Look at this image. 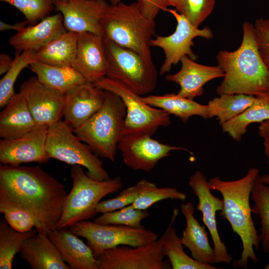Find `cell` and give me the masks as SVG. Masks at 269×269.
Masks as SVG:
<instances>
[{
  "label": "cell",
  "mask_w": 269,
  "mask_h": 269,
  "mask_svg": "<svg viewBox=\"0 0 269 269\" xmlns=\"http://www.w3.org/2000/svg\"><path fill=\"white\" fill-rule=\"evenodd\" d=\"M67 195L64 185L39 165L0 166V208L29 213L39 233L55 229Z\"/></svg>",
  "instance_id": "obj_1"
},
{
  "label": "cell",
  "mask_w": 269,
  "mask_h": 269,
  "mask_svg": "<svg viewBox=\"0 0 269 269\" xmlns=\"http://www.w3.org/2000/svg\"><path fill=\"white\" fill-rule=\"evenodd\" d=\"M240 47L234 51L220 50L216 55L224 79L216 89L218 95L268 94L269 69L258 49L254 25L246 21Z\"/></svg>",
  "instance_id": "obj_2"
},
{
  "label": "cell",
  "mask_w": 269,
  "mask_h": 269,
  "mask_svg": "<svg viewBox=\"0 0 269 269\" xmlns=\"http://www.w3.org/2000/svg\"><path fill=\"white\" fill-rule=\"evenodd\" d=\"M259 175V170L253 167L239 179L226 181L216 176L209 180L211 188L222 196L224 204L220 215L229 221L242 241L241 256L233 262V268L246 269L249 260L254 263L258 261L255 250L259 248L260 241L252 217L250 198L254 182Z\"/></svg>",
  "instance_id": "obj_3"
},
{
  "label": "cell",
  "mask_w": 269,
  "mask_h": 269,
  "mask_svg": "<svg viewBox=\"0 0 269 269\" xmlns=\"http://www.w3.org/2000/svg\"><path fill=\"white\" fill-rule=\"evenodd\" d=\"M101 28L104 38L152 61L150 42L155 35V20L145 16L136 2L110 4L102 18Z\"/></svg>",
  "instance_id": "obj_4"
},
{
  "label": "cell",
  "mask_w": 269,
  "mask_h": 269,
  "mask_svg": "<svg viewBox=\"0 0 269 269\" xmlns=\"http://www.w3.org/2000/svg\"><path fill=\"white\" fill-rule=\"evenodd\" d=\"M105 91L100 109L74 133L98 156L115 162L118 145L123 136L126 107L116 94Z\"/></svg>",
  "instance_id": "obj_5"
},
{
  "label": "cell",
  "mask_w": 269,
  "mask_h": 269,
  "mask_svg": "<svg viewBox=\"0 0 269 269\" xmlns=\"http://www.w3.org/2000/svg\"><path fill=\"white\" fill-rule=\"evenodd\" d=\"M70 177L72 187L67 196L56 229L69 228L78 222L93 217L100 200L109 194L117 192L123 186L119 176L97 180L89 177L79 165H72Z\"/></svg>",
  "instance_id": "obj_6"
},
{
  "label": "cell",
  "mask_w": 269,
  "mask_h": 269,
  "mask_svg": "<svg viewBox=\"0 0 269 269\" xmlns=\"http://www.w3.org/2000/svg\"><path fill=\"white\" fill-rule=\"evenodd\" d=\"M108 67L106 77L139 96L155 89L158 72L152 61L104 38Z\"/></svg>",
  "instance_id": "obj_7"
},
{
  "label": "cell",
  "mask_w": 269,
  "mask_h": 269,
  "mask_svg": "<svg viewBox=\"0 0 269 269\" xmlns=\"http://www.w3.org/2000/svg\"><path fill=\"white\" fill-rule=\"evenodd\" d=\"M45 149L50 158L86 168V174L94 179L102 181L110 178L103 160L64 121L48 127Z\"/></svg>",
  "instance_id": "obj_8"
},
{
  "label": "cell",
  "mask_w": 269,
  "mask_h": 269,
  "mask_svg": "<svg viewBox=\"0 0 269 269\" xmlns=\"http://www.w3.org/2000/svg\"><path fill=\"white\" fill-rule=\"evenodd\" d=\"M74 235L87 240L96 259L105 251L121 245L133 247L149 244L158 235L144 227L135 228L118 225H104L83 220L69 227Z\"/></svg>",
  "instance_id": "obj_9"
},
{
  "label": "cell",
  "mask_w": 269,
  "mask_h": 269,
  "mask_svg": "<svg viewBox=\"0 0 269 269\" xmlns=\"http://www.w3.org/2000/svg\"><path fill=\"white\" fill-rule=\"evenodd\" d=\"M94 84L116 94L123 101L127 110L123 135L139 133L152 136L160 127H166L171 124L167 112L145 103L140 96L120 83L104 77Z\"/></svg>",
  "instance_id": "obj_10"
},
{
  "label": "cell",
  "mask_w": 269,
  "mask_h": 269,
  "mask_svg": "<svg viewBox=\"0 0 269 269\" xmlns=\"http://www.w3.org/2000/svg\"><path fill=\"white\" fill-rule=\"evenodd\" d=\"M167 11L175 17L177 21L175 31L168 36L156 35L150 42L151 47H159L164 53L165 59L159 70L161 75L169 72L172 66L180 62L184 56H187L193 60L197 59V56L191 49L194 45V38L201 37L211 39L213 37L212 31L209 27L199 29L176 9L168 8Z\"/></svg>",
  "instance_id": "obj_11"
},
{
  "label": "cell",
  "mask_w": 269,
  "mask_h": 269,
  "mask_svg": "<svg viewBox=\"0 0 269 269\" xmlns=\"http://www.w3.org/2000/svg\"><path fill=\"white\" fill-rule=\"evenodd\" d=\"M163 234L149 244L133 247L121 245L105 251L97 259L98 269H167L163 260Z\"/></svg>",
  "instance_id": "obj_12"
},
{
  "label": "cell",
  "mask_w": 269,
  "mask_h": 269,
  "mask_svg": "<svg viewBox=\"0 0 269 269\" xmlns=\"http://www.w3.org/2000/svg\"><path fill=\"white\" fill-rule=\"evenodd\" d=\"M144 134L124 135L118 145L125 164L134 171L149 172L161 159L170 155L171 151L187 149L164 144Z\"/></svg>",
  "instance_id": "obj_13"
},
{
  "label": "cell",
  "mask_w": 269,
  "mask_h": 269,
  "mask_svg": "<svg viewBox=\"0 0 269 269\" xmlns=\"http://www.w3.org/2000/svg\"><path fill=\"white\" fill-rule=\"evenodd\" d=\"M36 125L48 127L63 117L65 94L41 83L36 77H30L20 86Z\"/></svg>",
  "instance_id": "obj_14"
},
{
  "label": "cell",
  "mask_w": 269,
  "mask_h": 269,
  "mask_svg": "<svg viewBox=\"0 0 269 269\" xmlns=\"http://www.w3.org/2000/svg\"><path fill=\"white\" fill-rule=\"evenodd\" d=\"M188 185L194 195L198 198L196 210L201 212L202 221L211 235L216 263L230 264L233 258L228 254L225 243L221 240L216 219V212L223 209V199L216 197L211 193L209 181L200 170L196 171L190 177Z\"/></svg>",
  "instance_id": "obj_15"
},
{
  "label": "cell",
  "mask_w": 269,
  "mask_h": 269,
  "mask_svg": "<svg viewBox=\"0 0 269 269\" xmlns=\"http://www.w3.org/2000/svg\"><path fill=\"white\" fill-rule=\"evenodd\" d=\"M48 127L36 125L24 135L13 139L0 140V162L13 166L36 162L46 163L50 159L45 145Z\"/></svg>",
  "instance_id": "obj_16"
},
{
  "label": "cell",
  "mask_w": 269,
  "mask_h": 269,
  "mask_svg": "<svg viewBox=\"0 0 269 269\" xmlns=\"http://www.w3.org/2000/svg\"><path fill=\"white\" fill-rule=\"evenodd\" d=\"M67 31L103 36L101 21L109 4L105 0H55Z\"/></svg>",
  "instance_id": "obj_17"
},
{
  "label": "cell",
  "mask_w": 269,
  "mask_h": 269,
  "mask_svg": "<svg viewBox=\"0 0 269 269\" xmlns=\"http://www.w3.org/2000/svg\"><path fill=\"white\" fill-rule=\"evenodd\" d=\"M105 91L94 83L86 82L65 94L64 122L73 131L79 128L103 105Z\"/></svg>",
  "instance_id": "obj_18"
},
{
  "label": "cell",
  "mask_w": 269,
  "mask_h": 269,
  "mask_svg": "<svg viewBox=\"0 0 269 269\" xmlns=\"http://www.w3.org/2000/svg\"><path fill=\"white\" fill-rule=\"evenodd\" d=\"M75 63L74 67L87 82L94 83L106 77L108 62L104 38L91 33H79Z\"/></svg>",
  "instance_id": "obj_19"
},
{
  "label": "cell",
  "mask_w": 269,
  "mask_h": 269,
  "mask_svg": "<svg viewBox=\"0 0 269 269\" xmlns=\"http://www.w3.org/2000/svg\"><path fill=\"white\" fill-rule=\"evenodd\" d=\"M181 67L179 71L167 74L165 79L178 84L180 90L178 95L193 99L202 95L203 87L209 81L218 78L224 77L225 73L218 66H207L195 62L187 56L180 60Z\"/></svg>",
  "instance_id": "obj_20"
},
{
  "label": "cell",
  "mask_w": 269,
  "mask_h": 269,
  "mask_svg": "<svg viewBox=\"0 0 269 269\" xmlns=\"http://www.w3.org/2000/svg\"><path fill=\"white\" fill-rule=\"evenodd\" d=\"M66 31L63 15L59 12L26 26L9 37L8 42L16 52L36 51Z\"/></svg>",
  "instance_id": "obj_21"
},
{
  "label": "cell",
  "mask_w": 269,
  "mask_h": 269,
  "mask_svg": "<svg viewBox=\"0 0 269 269\" xmlns=\"http://www.w3.org/2000/svg\"><path fill=\"white\" fill-rule=\"evenodd\" d=\"M48 236L70 269H98L91 249L68 228L55 229Z\"/></svg>",
  "instance_id": "obj_22"
},
{
  "label": "cell",
  "mask_w": 269,
  "mask_h": 269,
  "mask_svg": "<svg viewBox=\"0 0 269 269\" xmlns=\"http://www.w3.org/2000/svg\"><path fill=\"white\" fill-rule=\"evenodd\" d=\"M181 213L186 220L181 241L191 252L196 261L205 264H217L215 252L210 245L207 233L194 216V207L192 202L182 203Z\"/></svg>",
  "instance_id": "obj_23"
},
{
  "label": "cell",
  "mask_w": 269,
  "mask_h": 269,
  "mask_svg": "<svg viewBox=\"0 0 269 269\" xmlns=\"http://www.w3.org/2000/svg\"><path fill=\"white\" fill-rule=\"evenodd\" d=\"M0 113V137L3 139L19 138L36 126L27 103L20 93H15Z\"/></svg>",
  "instance_id": "obj_24"
},
{
  "label": "cell",
  "mask_w": 269,
  "mask_h": 269,
  "mask_svg": "<svg viewBox=\"0 0 269 269\" xmlns=\"http://www.w3.org/2000/svg\"><path fill=\"white\" fill-rule=\"evenodd\" d=\"M19 253L32 269H70L46 235L37 232L26 239Z\"/></svg>",
  "instance_id": "obj_25"
},
{
  "label": "cell",
  "mask_w": 269,
  "mask_h": 269,
  "mask_svg": "<svg viewBox=\"0 0 269 269\" xmlns=\"http://www.w3.org/2000/svg\"><path fill=\"white\" fill-rule=\"evenodd\" d=\"M79 33L66 31L35 51V62L59 66H74Z\"/></svg>",
  "instance_id": "obj_26"
},
{
  "label": "cell",
  "mask_w": 269,
  "mask_h": 269,
  "mask_svg": "<svg viewBox=\"0 0 269 269\" xmlns=\"http://www.w3.org/2000/svg\"><path fill=\"white\" fill-rule=\"evenodd\" d=\"M29 67L41 83L64 94L87 82L83 76L73 67L54 66L35 61Z\"/></svg>",
  "instance_id": "obj_27"
},
{
  "label": "cell",
  "mask_w": 269,
  "mask_h": 269,
  "mask_svg": "<svg viewBox=\"0 0 269 269\" xmlns=\"http://www.w3.org/2000/svg\"><path fill=\"white\" fill-rule=\"evenodd\" d=\"M141 100L151 106L178 117L184 123H186L193 116L209 119L207 105L200 104L193 99L181 97L177 94L172 93L162 95H148L141 97Z\"/></svg>",
  "instance_id": "obj_28"
},
{
  "label": "cell",
  "mask_w": 269,
  "mask_h": 269,
  "mask_svg": "<svg viewBox=\"0 0 269 269\" xmlns=\"http://www.w3.org/2000/svg\"><path fill=\"white\" fill-rule=\"evenodd\" d=\"M269 120V94L256 96L252 104L240 114L221 125L223 132L232 138L240 141L249 125Z\"/></svg>",
  "instance_id": "obj_29"
},
{
  "label": "cell",
  "mask_w": 269,
  "mask_h": 269,
  "mask_svg": "<svg viewBox=\"0 0 269 269\" xmlns=\"http://www.w3.org/2000/svg\"><path fill=\"white\" fill-rule=\"evenodd\" d=\"M179 210L175 208L171 221L163 234V252L169 260L172 269H218L210 264L198 262L188 256L184 251V246L173 227Z\"/></svg>",
  "instance_id": "obj_30"
},
{
  "label": "cell",
  "mask_w": 269,
  "mask_h": 269,
  "mask_svg": "<svg viewBox=\"0 0 269 269\" xmlns=\"http://www.w3.org/2000/svg\"><path fill=\"white\" fill-rule=\"evenodd\" d=\"M209 101L208 118L216 117L221 126L236 117L251 106L256 96L246 94H223Z\"/></svg>",
  "instance_id": "obj_31"
},
{
  "label": "cell",
  "mask_w": 269,
  "mask_h": 269,
  "mask_svg": "<svg viewBox=\"0 0 269 269\" xmlns=\"http://www.w3.org/2000/svg\"><path fill=\"white\" fill-rule=\"evenodd\" d=\"M37 233L36 229L20 232L13 229L5 219L0 220V269H11L15 255L24 241Z\"/></svg>",
  "instance_id": "obj_32"
},
{
  "label": "cell",
  "mask_w": 269,
  "mask_h": 269,
  "mask_svg": "<svg viewBox=\"0 0 269 269\" xmlns=\"http://www.w3.org/2000/svg\"><path fill=\"white\" fill-rule=\"evenodd\" d=\"M136 184L139 189L136 199L129 206L133 208L146 210L153 204L166 199L184 201L185 193L169 187H158L153 182L141 179Z\"/></svg>",
  "instance_id": "obj_33"
},
{
  "label": "cell",
  "mask_w": 269,
  "mask_h": 269,
  "mask_svg": "<svg viewBox=\"0 0 269 269\" xmlns=\"http://www.w3.org/2000/svg\"><path fill=\"white\" fill-rule=\"evenodd\" d=\"M251 198L254 202L252 212L261 219L260 244L265 253L269 252V187L261 179L259 175L253 185Z\"/></svg>",
  "instance_id": "obj_34"
},
{
  "label": "cell",
  "mask_w": 269,
  "mask_h": 269,
  "mask_svg": "<svg viewBox=\"0 0 269 269\" xmlns=\"http://www.w3.org/2000/svg\"><path fill=\"white\" fill-rule=\"evenodd\" d=\"M35 51L16 52L13 63L9 70L0 80V108H3L15 94L14 85L23 69L35 62Z\"/></svg>",
  "instance_id": "obj_35"
},
{
  "label": "cell",
  "mask_w": 269,
  "mask_h": 269,
  "mask_svg": "<svg viewBox=\"0 0 269 269\" xmlns=\"http://www.w3.org/2000/svg\"><path fill=\"white\" fill-rule=\"evenodd\" d=\"M149 215L147 209L133 208L129 205L120 210L103 213L94 222L104 225H123L138 228L143 227L141 221Z\"/></svg>",
  "instance_id": "obj_36"
},
{
  "label": "cell",
  "mask_w": 269,
  "mask_h": 269,
  "mask_svg": "<svg viewBox=\"0 0 269 269\" xmlns=\"http://www.w3.org/2000/svg\"><path fill=\"white\" fill-rule=\"evenodd\" d=\"M15 7L24 16L28 25H34L55 8V0H0Z\"/></svg>",
  "instance_id": "obj_37"
},
{
  "label": "cell",
  "mask_w": 269,
  "mask_h": 269,
  "mask_svg": "<svg viewBox=\"0 0 269 269\" xmlns=\"http://www.w3.org/2000/svg\"><path fill=\"white\" fill-rule=\"evenodd\" d=\"M215 2V0H177L175 8L192 25L198 27L212 11Z\"/></svg>",
  "instance_id": "obj_38"
},
{
  "label": "cell",
  "mask_w": 269,
  "mask_h": 269,
  "mask_svg": "<svg viewBox=\"0 0 269 269\" xmlns=\"http://www.w3.org/2000/svg\"><path fill=\"white\" fill-rule=\"evenodd\" d=\"M138 193L139 189L136 184L130 186L123 190L117 196L100 201L96 208L95 214H103L122 209L132 204Z\"/></svg>",
  "instance_id": "obj_39"
},
{
  "label": "cell",
  "mask_w": 269,
  "mask_h": 269,
  "mask_svg": "<svg viewBox=\"0 0 269 269\" xmlns=\"http://www.w3.org/2000/svg\"><path fill=\"white\" fill-rule=\"evenodd\" d=\"M4 219L13 229L20 232H28L35 228L36 223L28 212L15 208H0Z\"/></svg>",
  "instance_id": "obj_40"
},
{
  "label": "cell",
  "mask_w": 269,
  "mask_h": 269,
  "mask_svg": "<svg viewBox=\"0 0 269 269\" xmlns=\"http://www.w3.org/2000/svg\"><path fill=\"white\" fill-rule=\"evenodd\" d=\"M254 27L258 51L263 62L269 69V18L257 19Z\"/></svg>",
  "instance_id": "obj_41"
},
{
  "label": "cell",
  "mask_w": 269,
  "mask_h": 269,
  "mask_svg": "<svg viewBox=\"0 0 269 269\" xmlns=\"http://www.w3.org/2000/svg\"><path fill=\"white\" fill-rule=\"evenodd\" d=\"M141 12L147 17L155 20L161 10L167 11L169 5L167 0H136Z\"/></svg>",
  "instance_id": "obj_42"
},
{
  "label": "cell",
  "mask_w": 269,
  "mask_h": 269,
  "mask_svg": "<svg viewBox=\"0 0 269 269\" xmlns=\"http://www.w3.org/2000/svg\"><path fill=\"white\" fill-rule=\"evenodd\" d=\"M258 134L263 138L265 153L267 157V163L269 165V120L260 123Z\"/></svg>",
  "instance_id": "obj_43"
},
{
  "label": "cell",
  "mask_w": 269,
  "mask_h": 269,
  "mask_svg": "<svg viewBox=\"0 0 269 269\" xmlns=\"http://www.w3.org/2000/svg\"><path fill=\"white\" fill-rule=\"evenodd\" d=\"M13 60L8 55L4 53L0 54V74H5L10 68Z\"/></svg>",
  "instance_id": "obj_44"
},
{
  "label": "cell",
  "mask_w": 269,
  "mask_h": 269,
  "mask_svg": "<svg viewBox=\"0 0 269 269\" xmlns=\"http://www.w3.org/2000/svg\"><path fill=\"white\" fill-rule=\"evenodd\" d=\"M27 22L25 20L23 22H17L14 24H8L3 21H0V30H15L17 32L27 26Z\"/></svg>",
  "instance_id": "obj_45"
},
{
  "label": "cell",
  "mask_w": 269,
  "mask_h": 269,
  "mask_svg": "<svg viewBox=\"0 0 269 269\" xmlns=\"http://www.w3.org/2000/svg\"><path fill=\"white\" fill-rule=\"evenodd\" d=\"M261 180L266 184L269 185V173L260 176Z\"/></svg>",
  "instance_id": "obj_46"
},
{
  "label": "cell",
  "mask_w": 269,
  "mask_h": 269,
  "mask_svg": "<svg viewBox=\"0 0 269 269\" xmlns=\"http://www.w3.org/2000/svg\"><path fill=\"white\" fill-rule=\"evenodd\" d=\"M177 0H167L170 6L175 7Z\"/></svg>",
  "instance_id": "obj_47"
},
{
  "label": "cell",
  "mask_w": 269,
  "mask_h": 269,
  "mask_svg": "<svg viewBox=\"0 0 269 269\" xmlns=\"http://www.w3.org/2000/svg\"><path fill=\"white\" fill-rule=\"evenodd\" d=\"M111 5H116L121 1V0H108Z\"/></svg>",
  "instance_id": "obj_48"
},
{
  "label": "cell",
  "mask_w": 269,
  "mask_h": 269,
  "mask_svg": "<svg viewBox=\"0 0 269 269\" xmlns=\"http://www.w3.org/2000/svg\"><path fill=\"white\" fill-rule=\"evenodd\" d=\"M268 94H269V90H268Z\"/></svg>",
  "instance_id": "obj_49"
},
{
  "label": "cell",
  "mask_w": 269,
  "mask_h": 269,
  "mask_svg": "<svg viewBox=\"0 0 269 269\" xmlns=\"http://www.w3.org/2000/svg\"><path fill=\"white\" fill-rule=\"evenodd\" d=\"M267 267H269V265H268V266H267Z\"/></svg>",
  "instance_id": "obj_50"
},
{
  "label": "cell",
  "mask_w": 269,
  "mask_h": 269,
  "mask_svg": "<svg viewBox=\"0 0 269 269\" xmlns=\"http://www.w3.org/2000/svg\"></svg>",
  "instance_id": "obj_51"
}]
</instances>
